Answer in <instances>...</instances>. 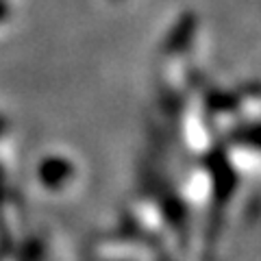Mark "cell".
I'll use <instances>...</instances> for the list:
<instances>
[{
	"label": "cell",
	"mask_w": 261,
	"mask_h": 261,
	"mask_svg": "<svg viewBox=\"0 0 261 261\" xmlns=\"http://www.w3.org/2000/svg\"><path fill=\"white\" fill-rule=\"evenodd\" d=\"M194 31H196V15L194 13H185L183 18L178 20L176 27L172 29L170 37L166 39V53L174 55L178 50H183V48L192 42Z\"/></svg>",
	"instance_id": "cell-1"
}]
</instances>
